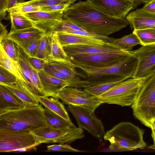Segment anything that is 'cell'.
<instances>
[{
    "mask_svg": "<svg viewBox=\"0 0 155 155\" xmlns=\"http://www.w3.org/2000/svg\"><path fill=\"white\" fill-rule=\"evenodd\" d=\"M113 44L122 49L131 51L134 46L141 44V42L137 36L133 32L120 38L116 39Z\"/></svg>",
    "mask_w": 155,
    "mask_h": 155,
    "instance_id": "obj_30",
    "label": "cell"
},
{
    "mask_svg": "<svg viewBox=\"0 0 155 155\" xmlns=\"http://www.w3.org/2000/svg\"><path fill=\"white\" fill-rule=\"evenodd\" d=\"M39 103L50 110L58 114L65 120L71 122L68 113L64 105L58 99L44 95H38Z\"/></svg>",
    "mask_w": 155,
    "mask_h": 155,
    "instance_id": "obj_23",
    "label": "cell"
},
{
    "mask_svg": "<svg viewBox=\"0 0 155 155\" xmlns=\"http://www.w3.org/2000/svg\"><path fill=\"white\" fill-rule=\"evenodd\" d=\"M97 9L109 16L125 18L127 15L137 6L126 0H87Z\"/></svg>",
    "mask_w": 155,
    "mask_h": 155,
    "instance_id": "obj_13",
    "label": "cell"
},
{
    "mask_svg": "<svg viewBox=\"0 0 155 155\" xmlns=\"http://www.w3.org/2000/svg\"><path fill=\"white\" fill-rule=\"evenodd\" d=\"M18 62L25 78L26 81L31 89L35 93L38 95L34 88L31 81V77L32 68L29 63L28 56L18 45Z\"/></svg>",
    "mask_w": 155,
    "mask_h": 155,
    "instance_id": "obj_25",
    "label": "cell"
},
{
    "mask_svg": "<svg viewBox=\"0 0 155 155\" xmlns=\"http://www.w3.org/2000/svg\"><path fill=\"white\" fill-rule=\"evenodd\" d=\"M53 32H63L81 35L92 37L101 40L107 43H113L116 39L104 36L87 31L84 30H74L65 27L58 25L57 24L52 28Z\"/></svg>",
    "mask_w": 155,
    "mask_h": 155,
    "instance_id": "obj_27",
    "label": "cell"
},
{
    "mask_svg": "<svg viewBox=\"0 0 155 155\" xmlns=\"http://www.w3.org/2000/svg\"><path fill=\"white\" fill-rule=\"evenodd\" d=\"M44 113L48 127L52 129H60L75 126L71 121H68L46 108Z\"/></svg>",
    "mask_w": 155,
    "mask_h": 155,
    "instance_id": "obj_26",
    "label": "cell"
},
{
    "mask_svg": "<svg viewBox=\"0 0 155 155\" xmlns=\"http://www.w3.org/2000/svg\"><path fill=\"white\" fill-rule=\"evenodd\" d=\"M48 64L59 71L68 81L69 85L81 80L79 77H86L82 74L77 72L70 60H55L50 59ZM68 85V86H69Z\"/></svg>",
    "mask_w": 155,
    "mask_h": 155,
    "instance_id": "obj_20",
    "label": "cell"
},
{
    "mask_svg": "<svg viewBox=\"0 0 155 155\" xmlns=\"http://www.w3.org/2000/svg\"><path fill=\"white\" fill-rule=\"evenodd\" d=\"M62 19L72 22L87 31L106 37L129 24L126 18L107 15L87 1L72 4L63 11Z\"/></svg>",
    "mask_w": 155,
    "mask_h": 155,
    "instance_id": "obj_1",
    "label": "cell"
},
{
    "mask_svg": "<svg viewBox=\"0 0 155 155\" xmlns=\"http://www.w3.org/2000/svg\"><path fill=\"white\" fill-rule=\"evenodd\" d=\"M1 45L7 54L13 60L18 61V45L8 37L0 41Z\"/></svg>",
    "mask_w": 155,
    "mask_h": 155,
    "instance_id": "obj_34",
    "label": "cell"
},
{
    "mask_svg": "<svg viewBox=\"0 0 155 155\" xmlns=\"http://www.w3.org/2000/svg\"><path fill=\"white\" fill-rule=\"evenodd\" d=\"M63 11H40L21 14L31 21L34 26L42 30L46 34L53 31L52 27L62 20Z\"/></svg>",
    "mask_w": 155,
    "mask_h": 155,
    "instance_id": "obj_14",
    "label": "cell"
},
{
    "mask_svg": "<svg viewBox=\"0 0 155 155\" xmlns=\"http://www.w3.org/2000/svg\"><path fill=\"white\" fill-rule=\"evenodd\" d=\"M10 0H0V21L5 17L6 12L8 8Z\"/></svg>",
    "mask_w": 155,
    "mask_h": 155,
    "instance_id": "obj_43",
    "label": "cell"
},
{
    "mask_svg": "<svg viewBox=\"0 0 155 155\" xmlns=\"http://www.w3.org/2000/svg\"><path fill=\"white\" fill-rule=\"evenodd\" d=\"M151 129V136L153 140V144L155 145V119L151 122L150 128Z\"/></svg>",
    "mask_w": 155,
    "mask_h": 155,
    "instance_id": "obj_46",
    "label": "cell"
},
{
    "mask_svg": "<svg viewBox=\"0 0 155 155\" xmlns=\"http://www.w3.org/2000/svg\"><path fill=\"white\" fill-rule=\"evenodd\" d=\"M8 88L21 99L25 106H35L39 102L38 95L29 87L27 83L17 79L15 83L12 84H0Z\"/></svg>",
    "mask_w": 155,
    "mask_h": 155,
    "instance_id": "obj_17",
    "label": "cell"
},
{
    "mask_svg": "<svg viewBox=\"0 0 155 155\" xmlns=\"http://www.w3.org/2000/svg\"><path fill=\"white\" fill-rule=\"evenodd\" d=\"M133 55V51L122 50L114 52L94 54H82L68 56L72 64L105 68L118 64Z\"/></svg>",
    "mask_w": 155,
    "mask_h": 155,
    "instance_id": "obj_8",
    "label": "cell"
},
{
    "mask_svg": "<svg viewBox=\"0 0 155 155\" xmlns=\"http://www.w3.org/2000/svg\"><path fill=\"white\" fill-rule=\"evenodd\" d=\"M38 73L42 86L44 96L56 98L58 92L69 85L68 82L49 75L44 69L39 71Z\"/></svg>",
    "mask_w": 155,
    "mask_h": 155,
    "instance_id": "obj_18",
    "label": "cell"
},
{
    "mask_svg": "<svg viewBox=\"0 0 155 155\" xmlns=\"http://www.w3.org/2000/svg\"><path fill=\"white\" fill-rule=\"evenodd\" d=\"M41 104L27 106L0 114V129L31 132L48 127Z\"/></svg>",
    "mask_w": 155,
    "mask_h": 155,
    "instance_id": "obj_2",
    "label": "cell"
},
{
    "mask_svg": "<svg viewBox=\"0 0 155 155\" xmlns=\"http://www.w3.org/2000/svg\"><path fill=\"white\" fill-rule=\"evenodd\" d=\"M25 106L22 101L5 87L0 85V114Z\"/></svg>",
    "mask_w": 155,
    "mask_h": 155,
    "instance_id": "obj_22",
    "label": "cell"
},
{
    "mask_svg": "<svg viewBox=\"0 0 155 155\" xmlns=\"http://www.w3.org/2000/svg\"><path fill=\"white\" fill-rule=\"evenodd\" d=\"M63 47L67 56L82 54H94L123 50L116 45L110 43L97 45H72Z\"/></svg>",
    "mask_w": 155,
    "mask_h": 155,
    "instance_id": "obj_16",
    "label": "cell"
},
{
    "mask_svg": "<svg viewBox=\"0 0 155 155\" xmlns=\"http://www.w3.org/2000/svg\"><path fill=\"white\" fill-rule=\"evenodd\" d=\"M40 11V7L24 2L17 4L13 7L8 8L7 11L9 13L21 14Z\"/></svg>",
    "mask_w": 155,
    "mask_h": 155,
    "instance_id": "obj_35",
    "label": "cell"
},
{
    "mask_svg": "<svg viewBox=\"0 0 155 155\" xmlns=\"http://www.w3.org/2000/svg\"><path fill=\"white\" fill-rule=\"evenodd\" d=\"M41 38L32 44L26 50L24 51L28 56L35 57L39 49Z\"/></svg>",
    "mask_w": 155,
    "mask_h": 155,
    "instance_id": "obj_42",
    "label": "cell"
},
{
    "mask_svg": "<svg viewBox=\"0 0 155 155\" xmlns=\"http://www.w3.org/2000/svg\"><path fill=\"white\" fill-rule=\"evenodd\" d=\"M132 29L139 30L155 28V14L137 9L130 12L126 16Z\"/></svg>",
    "mask_w": 155,
    "mask_h": 155,
    "instance_id": "obj_19",
    "label": "cell"
},
{
    "mask_svg": "<svg viewBox=\"0 0 155 155\" xmlns=\"http://www.w3.org/2000/svg\"><path fill=\"white\" fill-rule=\"evenodd\" d=\"M128 2L135 5L137 6L141 3H145L149 2L151 0H126Z\"/></svg>",
    "mask_w": 155,
    "mask_h": 155,
    "instance_id": "obj_47",
    "label": "cell"
},
{
    "mask_svg": "<svg viewBox=\"0 0 155 155\" xmlns=\"http://www.w3.org/2000/svg\"><path fill=\"white\" fill-rule=\"evenodd\" d=\"M37 141L41 143L69 144L84 137L83 129L75 126L60 129L48 127L31 132Z\"/></svg>",
    "mask_w": 155,
    "mask_h": 155,
    "instance_id": "obj_9",
    "label": "cell"
},
{
    "mask_svg": "<svg viewBox=\"0 0 155 155\" xmlns=\"http://www.w3.org/2000/svg\"><path fill=\"white\" fill-rule=\"evenodd\" d=\"M11 23L10 31L23 29L34 26L33 23L20 14L9 13Z\"/></svg>",
    "mask_w": 155,
    "mask_h": 155,
    "instance_id": "obj_31",
    "label": "cell"
},
{
    "mask_svg": "<svg viewBox=\"0 0 155 155\" xmlns=\"http://www.w3.org/2000/svg\"><path fill=\"white\" fill-rule=\"evenodd\" d=\"M144 80L132 78L120 82L104 93L95 97L102 103L130 106L136 99Z\"/></svg>",
    "mask_w": 155,
    "mask_h": 155,
    "instance_id": "obj_5",
    "label": "cell"
},
{
    "mask_svg": "<svg viewBox=\"0 0 155 155\" xmlns=\"http://www.w3.org/2000/svg\"><path fill=\"white\" fill-rule=\"evenodd\" d=\"M28 60L31 67L38 72L44 69L45 65L47 63V61L36 57L28 56Z\"/></svg>",
    "mask_w": 155,
    "mask_h": 155,
    "instance_id": "obj_39",
    "label": "cell"
},
{
    "mask_svg": "<svg viewBox=\"0 0 155 155\" xmlns=\"http://www.w3.org/2000/svg\"><path fill=\"white\" fill-rule=\"evenodd\" d=\"M53 31L45 34L41 38L38 52L35 57L47 61L50 58L51 39Z\"/></svg>",
    "mask_w": 155,
    "mask_h": 155,
    "instance_id": "obj_29",
    "label": "cell"
},
{
    "mask_svg": "<svg viewBox=\"0 0 155 155\" xmlns=\"http://www.w3.org/2000/svg\"><path fill=\"white\" fill-rule=\"evenodd\" d=\"M31 132L0 129V152H22L38 145Z\"/></svg>",
    "mask_w": 155,
    "mask_h": 155,
    "instance_id": "obj_6",
    "label": "cell"
},
{
    "mask_svg": "<svg viewBox=\"0 0 155 155\" xmlns=\"http://www.w3.org/2000/svg\"><path fill=\"white\" fill-rule=\"evenodd\" d=\"M68 108L75 118L78 127L86 130L101 142L105 134L101 120L94 113L79 107L68 105Z\"/></svg>",
    "mask_w": 155,
    "mask_h": 155,
    "instance_id": "obj_11",
    "label": "cell"
},
{
    "mask_svg": "<svg viewBox=\"0 0 155 155\" xmlns=\"http://www.w3.org/2000/svg\"><path fill=\"white\" fill-rule=\"evenodd\" d=\"M137 59L136 70L132 78L146 79L155 73V43L142 45L133 51Z\"/></svg>",
    "mask_w": 155,
    "mask_h": 155,
    "instance_id": "obj_12",
    "label": "cell"
},
{
    "mask_svg": "<svg viewBox=\"0 0 155 155\" xmlns=\"http://www.w3.org/2000/svg\"><path fill=\"white\" fill-rule=\"evenodd\" d=\"M17 4V0H10L8 8H11Z\"/></svg>",
    "mask_w": 155,
    "mask_h": 155,
    "instance_id": "obj_48",
    "label": "cell"
},
{
    "mask_svg": "<svg viewBox=\"0 0 155 155\" xmlns=\"http://www.w3.org/2000/svg\"><path fill=\"white\" fill-rule=\"evenodd\" d=\"M44 70L49 75L69 82L68 80L59 71L49 65L47 63L45 65Z\"/></svg>",
    "mask_w": 155,
    "mask_h": 155,
    "instance_id": "obj_41",
    "label": "cell"
},
{
    "mask_svg": "<svg viewBox=\"0 0 155 155\" xmlns=\"http://www.w3.org/2000/svg\"><path fill=\"white\" fill-rule=\"evenodd\" d=\"M17 3H23L25 2V0H17Z\"/></svg>",
    "mask_w": 155,
    "mask_h": 155,
    "instance_id": "obj_50",
    "label": "cell"
},
{
    "mask_svg": "<svg viewBox=\"0 0 155 155\" xmlns=\"http://www.w3.org/2000/svg\"><path fill=\"white\" fill-rule=\"evenodd\" d=\"M71 64L74 68H79L85 72L87 77L85 78L87 79L101 76L111 77L117 76L124 77L128 79L132 78L136 70L137 59L134 54L118 64L105 68H95Z\"/></svg>",
    "mask_w": 155,
    "mask_h": 155,
    "instance_id": "obj_7",
    "label": "cell"
},
{
    "mask_svg": "<svg viewBox=\"0 0 155 155\" xmlns=\"http://www.w3.org/2000/svg\"><path fill=\"white\" fill-rule=\"evenodd\" d=\"M56 98L65 104L82 107L93 113L103 104L95 96L88 94L83 90L70 87L62 88Z\"/></svg>",
    "mask_w": 155,
    "mask_h": 155,
    "instance_id": "obj_10",
    "label": "cell"
},
{
    "mask_svg": "<svg viewBox=\"0 0 155 155\" xmlns=\"http://www.w3.org/2000/svg\"><path fill=\"white\" fill-rule=\"evenodd\" d=\"M50 59L55 60L66 61L69 60L64 52L55 32H53L51 37Z\"/></svg>",
    "mask_w": 155,
    "mask_h": 155,
    "instance_id": "obj_28",
    "label": "cell"
},
{
    "mask_svg": "<svg viewBox=\"0 0 155 155\" xmlns=\"http://www.w3.org/2000/svg\"><path fill=\"white\" fill-rule=\"evenodd\" d=\"M8 33L6 27L1 21L0 23V41L2 39L8 37Z\"/></svg>",
    "mask_w": 155,
    "mask_h": 155,
    "instance_id": "obj_45",
    "label": "cell"
},
{
    "mask_svg": "<svg viewBox=\"0 0 155 155\" xmlns=\"http://www.w3.org/2000/svg\"><path fill=\"white\" fill-rule=\"evenodd\" d=\"M0 66L8 70L18 79L27 83L18 62L13 60L7 54L1 45Z\"/></svg>",
    "mask_w": 155,
    "mask_h": 155,
    "instance_id": "obj_24",
    "label": "cell"
},
{
    "mask_svg": "<svg viewBox=\"0 0 155 155\" xmlns=\"http://www.w3.org/2000/svg\"><path fill=\"white\" fill-rule=\"evenodd\" d=\"M17 78L6 69L0 66V84H12L16 82Z\"/></svg>",
    "mask_w": 155,
    "mask_h": 155,
    "instance_id": "obj_37",
    "label": "cell"
},
{
    "mask_svg": "<svg viewBox=\"0 0 155 155\" xmlns=\"http://www.w3.org/2000/svg\"><path fill=\"white\" fill-rule=\"evenodd\" d=\"M147 148L148 149H153L155 150V145L153 144V145H150Z\"/></svg>",
    "mask_w": 155,
    "mask_h": 155,
    "instance_id": "obj_49",
    "label": "cell"
},
{
    "mask_svg": "<svg viewBox=\"0 0 155 155\" xmlns=\"http://www.w3.org/2000/svg\"><path fill=\"white\" fill-rule=\"evenodd\" d=\"M78 0H31L25 2L27 4L39 7L50 6L62 3L72 5Z\"/></svg>",
    "mask_w": 155,
    "mask_h": 155,
    "instance_id": "obj_36",
    "label": "cell"
},
{
    "mask_svg": "<svg viewBox=\"0 0 155 155\" xmlns=\"http://www.w3.org/2000/svg\"><path fill=\"white\" fill-rule=\"evenodd\" d=\"M120 82L115 81L105 83L86 87L83 90L89 94L97 97L110 90Z\"/></svg>",
    "mask_w": 155,
    "mask_h": 155,
    "instance_id": "obj_32",
    "label": "cell"
},
{
    "mask_svg": "<svg viewBox=\"0 0 155 155\" xmlns=\"http://www.w3.org/2000/svg\"><path fill=\"white\" fill-rule=\"evenodd\" d=\"M133 32L137 36L142 45L155 43V28L134 30Z\"/></svg>",
    "mask_w": 155,
    "mask_h": 155,
    "instance_id": "obj_33",
    "label": "cell"
},
{
    "mask_svg": "<svg viewBox=\"0 0 155 155\" xmlns=\"http://www.w3.org/2000/svg\"><path fill=\"white\" fill-rule=\"evenodd\" d=\"M144 130L128 122H122L107 131L103 137L109 141V148L115 151L143 149L147 145L143 139Z\"/></svg>",
    "mask_w": 155,
    "mask_h": 155,
    "instance_id": "obj_3",
    "label": "cell"
},
{
    "mask_svg": "<svg viewBox=\"0 0 155 155\" xmlns=\"http://www.w3.org/2000/svg\"><path fill=\"white\" fill-rule=\"evenodd\" d=\"M131 107L135 118L150 128L155 119V73L144 80Z\"/></svg>",
    "mask_w": 155,
    "mask_h": 155,
    "instance_id": "obj_4",
    "label": "cell"
},
{
    "mask_svg": "<svg viewBox=\"0 0 155 155\" xmlns=\"http://www.w3.org/2000/svg\"><path fill=\"white\" fill-rule=\"evenodd\" d=\"M47 152H84L74 149L67 144H53L47 146Z\"/></svg>",
    "mask_w": 155,
    "mask_h": 155,
    "instance_id": "obj_38",
    "label": "cell"
},
{
    "mask_svg": "<svg viewBox=\"0 0 155 155\" xmlns=\"http://www.w3.org/2000/svg\"><path fill=\"white\" fill-rule=\"evenodd\" d=\"M45 34L44 31L33 26L23 29L10 31L8 37L25 51Z\"/></svg>",
    "mask_w": 155,
    "mask_h": 155,
    "instance_id": "obj_15",
    "label": "cell"
},
{
    "mask_svg": "<svg viewBox=\"0 0 155 155\" xmlns=\"http://www.w3.org/2000/svg\"><path fill=\"white\" fill-rule=\"evenodd\" d=\"M144 11L155 14V0H151L141 8Z\"/></svg>",
    "mask_w": 155,
    "mask_h": 155,
    "instance_id": "obj_44",
    "label": "cell"
},
{
    "mask_svg": "<svg viewBox=\"0 0 155 155\" xmlns=\"http://www.w3.org/2000/svg\"><path fill=\"white\" fill-rule=\"evenodd\" d=\"M71 5L66 3H62L56 5L40 7V11L45 12H57L64 11Z\"/></svg>",
    "mask_w": 155,
    "mask_h": 155,
    "instance_id": "obj_40",
    "label": "cell"
},
{
    "mask_svg": "<svg viewBox=\"0 0 155 155\" xmlns=\"http://www.w3.org/2000/svg\"><path fill=\"white\" fill-rule=\"evenodd\" d=\"M55 32L62 46L72 45H102L107 43L92 37L63 32Z\"/></svg>",
    "mask_w": 155,
    "mask_h": 155,
    "instance_id": "obj_21",
    "label": "cell"
}]
</instances>
